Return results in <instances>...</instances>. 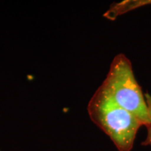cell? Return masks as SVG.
Wrapping results in <instances>:
<instances>
[{
	"mask_svg": "<svg viewBox=\"0 0 151 151\" xmlns=\"http://www.w3.org/2000/svg\"><path fill=\"white\" fill-rule=\"evenodd\" d=\"M147 4H151V0H127L113 4L104 16L110 20H115L119 15L139 8L141 6Z\"/></svg>",
	"mask_w": 151,
	"mask_h": 151,
	"instance_id": "obj_3",
	"label": "cell"
},
{
	"mask_svg": "<svg viewBox=\"0 0 151 151\" xmlns=\"http://www.w3.org/2000/svg\"><path fill=\"white\" fill-rule=\"evenodd\" d=\"M101 86L117 104L137 117L143 126L151 125L145 95L136 80L131 62L124 54L115 57Z\"/></svg>",
	"mask_w": 151,
	"mask_h": 151,
	"instance_id": "obj_2",
	"label": "cell"
},
{
	"mask_svg": "<svg viewBox=\"0 0 151 151\" xmlns=\"http://www.w3.org/2000/svg\"><path fill=\"white\" fill-rule=\"evenodd\" d=\"M91 120L109 136L118 151H131L142 123L115 102L101 86L88 105Z\"/></svg>",
	"mask_w": 151,
	"mask_h": 151,
	"instance_id": "obj_1",
	"label": "cell"
},
{
	"mask_svg": "<svg viewBox=\"0 0 151 151\" xmlns=\"http://www.w3.org/2000/svg\"><path fill=\"white\" fill-rule=\"evenodd\" d=\"M145 98L147 104V107H148V113L149 119H150L151 122V96L148 93L145 94Z\"/></svg>",
	"mask_w": 151,
	"mask_h": 151,
	"instance_id": "obj_4",
	"label": "cell"
},
{
	"mask_svg": "<svg viewBox=\"0 0 151 151\" xmlns=\"http://www.w3.org/2000/svg\"><path fill=\"white\" fill-rule=\"evenodd\" d=\"M147 127V129H148V134H147V138L143 141L142 144L145 145V146H151V125L148 126Z\"/></svg>",
	"mask_w": 151,
	"mask_h": 151,
	"instance_id": "obj_5",
	"label": "cell"
}]
</instances>
